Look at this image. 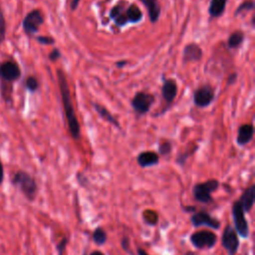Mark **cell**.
Listing matches in <instances>:
<instances>
[{"instance_id": "6da1fadb", "label": "cell", "mask_w": 255, "mask_h": 255, "mask_svg": "<svg viewBox=\"0 0 255 255\" xmlns=\"http://www.w3.org/2000/svg\"><path fill=\"white\" fill-rule=\"evenodd\" d=\"M56 73H57V79H58V85H59L63 110L65 113V118L69 128V132L75 140H78L81 137V127L73 106L67 77L65 72L62 69H58Z\"/></svg>"}, {"instance_id": "7a4b0ae2", "label": "cell", "mask_w": 255, "mask_h": 255, "mask_svg": "<svg viewBox=\"0 0 255 255\" xmlns=\"http://www.w3.org/2000/svg\"><path fill=\"white\" fill-rule=\"evenodd\" d=\"M19 64L14 60H5L0 63V91L5 103L12 102L13 83L21 78Z\"/></svg>"}, {"instance_id": "3957f363", "label": "cell", "mask_w": 255, "mask_h": 255, "mask_svg": "<svg viewBox=\"0 0 255 255\" xmlns=\"http://www.w3.org/2000/svg\"><path fill=\"white\" fill-rule=\"evenodd\" d=\"M11 183L20 190V192L28 201L32 202L36 199L39 186L35 177L29 172L23 169H18L13 173L11 177Z\"/></svg>"}, {"instance_id": "277c9868", "label": "cell", "mask_w": 255, "mask_h": 255, "mask_svg": "<svg viewBox=\"0 0 255 255\" xmlns=\"http://www.w3.org/2000/svg\"><path fill=\"white\" fill-rule=\"evenodd\" d=\"M220 186V182L216 178H210L204 181L196 182L192 186V196L194 200L202 204H210L214 202L212 193Z\"/></svg>"}, {"instance_id": "5b68a950", "label": "cell", "mask_w": 255, "mask_h": 255, "mask_svg": "<svg viewBox=\"0 0 255 255\" xmlns=\"http://www.w3.org/2000/svg\"><path fill=\"white\" fill-rule=\"evenodd\" d=\"M231 214L233 220V227L237 232L238 236L243 239H247L250 235L249 223L246 218L245 211L243 210L241 204L237 199L232 203Z\"/></svg>"}, {"instance_id": "8992f818", "label": "cell", "mask_w": 255, "mask_h": 255, "mask_svg": "<svg viewBox=\"0 0 255 255\" xmlns=\"http://www.w3.org/2000/svg\"><path fill=\"white\" fill-rule=\"evenodd\" d=\"M189 241L198 250L212 249L217 243V235L211 230L200 229L190 234Z\"/></svg>"}, {"instance_id": "52a82bcc", "label": "cell", "mask_w": 255, "mask_h": 255, "mask_svg": "<svg viewBox=\"0 0 255 255\" xmlns=\"http://www.w3.org/2000/svg\"><path fill=\"white\" fill-rule=\"evenodd\" d=\"M190 223L194 228L206 226L213 230H218L221 227V222L218 218L213 217L207 210H196L190 215Z\"/></svg>"}, {"instance_id": "ba28073f", "label": "cell", "mask_w": 255, "mask_h": 255, "mask_svg": "<svg viewBox=\"0 0 255 255\" xmlns=\"http://www.w3.org/2000/svg\"><path fill=\"white\" fill-rule=\"evenodd\" d=\"M44 23V15L40 9H33L26 14L22 21V28L24 33L32 37L38 33L40 27Z\"/></svg>"}, {"instance_id": "9c48e42d", "label": "cell", "mask_w": 255, "mask_h": 255, "mask_svg": "<svg viewBox=\"0 0 255 255\" xmlns=\"http://www.w3.org/2000/svg\"><path fill=\"white\" fill-rule=\"evenodd\" d=\"M221 245L228 255H236L239 250V236L231 224H227L223 228L221 234Z\"/></svg>"}, {"instance_id": "30bf717a", "label": "cell", "mask_w": 255, "mask_h": 255, "mask_svg": "<svg viewBox=\"0 0 255 255\" xmlns=\"http://www.w3.org/2000/svg\"><path fill=\"white\" fill-rule=\"evenodd\" d=\"M154 102H155V97L152 94L139 91L132 97L130 101V105L134 113L138 116H141L149 112Z\"/></svg>"}, {"instance_id": "8fae6325", "label": "cell", "mask_w": 255, "mask_h": 255, "mask_svg": "<svg viewBox=\"0 0 255 255\" xmlns=\"http://www.w3.org/2000/svg\"><path fill=\"white\" fill-rule=\"evenodd\" d=\"M215 99V92L213 87L209 84L198 87L193 93V103L197 108L203 109L208 107Z\"/></svg>"}, {"instance_id": "7c38bea8", "label": "cell", "mask_w": 255, "mask_h": 255, "mask_svg": "<svg viewBox=\"0 0 255 255\" xmlns=\"http://www.w3.org/2000/svg\"><path fill=\"white\" fill-rule=\"evenodd\" d=\"M128 4V3H127L126 1L121 0V1L117 2L112 7V9L110 11V18L120 28L128 24V21L127 16H126V9H127Z\"/></svg>"}, {"instance_id": "4fadbf2b", "label": "cell", "mask_w": 255, "mask_h": 255, "mask_svg": "<svg viewBox=\"0 0 255 255\" xmlns=\"http://www.w3.org/2000/svg\"><path fill=\"white\" fill-rule=\"evenodd\" d=\"M177 91H178V86L174 79L167 78L163 80L162 87H161V96L164 102L166 103L167 107H169L173 103L177 95Z\"/></svg>"}, {"instance_id": "5bb4252c", "label": "cell", "mask_w": 255, "mask_h": 255, "mask_svg": "<svg viewBox=\"0 0 255 255\" xmlns=\"http://www.w3.org/2000/svg\"><path fill=\"white\" fill-rule=\"evenodd\" d=\"M203 52L201 47L196 43H188L184 46L182 51V62H199L202 59Z\"/></svg>"}, {"instance_id": "9a60e30c", "label": "cell", "mask_w": 255, "mask_h": 255, "mask_svg": "<svg viewBox=\"0 0 255 255\" xmlns=\"http://www.w3.org/2000/svg\"><path fill=\"white\" fill-rule=\"evenodd\" d=\"M237 200L241 204L245 213L250 212L255 202V184L252 183L249 186H247Z\"/></svg>"}, {"instance_id": "2e32d148", "label": "cell", "mask_w": 255, "mask_h": 255, "mask_svg": "<svg viewBox=\"0 0 255 255\" xmlns=\"http://www.w3.org/2000/svg\"><path fill=\"white\" fill-rule=\"evenodd\" d=\"M136 162L142 168L151 167L159 163V155L153 150H143L137 154Z\"/></svg>"}, {"instance_id": "e0dca14e", "label": "cell", "mask_w": 255, "mask_h": 255, "mask_svg": "<svg viewBox=\"0 0 255 255\" xmlns=\"http://www.w3.org/2000/svg\"><path fill=\"white\" fill-rule=\"evenodd\" d=\"M254 135V127L252 124H243L238 128L236 142L240 146L248 144Z\"/></svg>"}, {"instance_id": "ac0fdd59", "label": "cell", "mask_w": 255, "mask_h": 255, "mask_svg": "<svg viewBox=\"0 0 255 255\" xmlns=\"http://www.w3.org/2000/svg\"><path fill=\"white\" fill-rule=\"evenodd\" d=\"M146 8L149 21L151 23H156L160 16V5L158 0H138Z\"/></svg>"}, {"instance_id": "d6986e66", "label": "cell", "mask_w": 255, "mask_h": 255, "mask_svg": "<svg viewBox=\"0 0 255 255\" xmlns=\"http://www.w3.org/2000/svg\"><path fill=\"white\" fill-rule=\"evenodd\" d=\"M92 106H93L94 110L99 114V116L102 119H104L106 122H108L109 124L113 125L117 128H121V125L119 124V121L117 120V118H115V116L112 115L110 113V111L106 107H104V106H102V105H100L98 103H92Z\"/></svg>"}, {"instance_id": "ffe728a7", "label": "cell", "mask_w": 255, "mask_h": 255, "mask_svg": "<svg viewBox=\"0 0 255 255\" xmlns=\"http://www.w3.org/2000/svg\"><path fill=\"white\" fill-rule=\"evenodd\" d=\"M227 0H211L208 7V14L211 18L222 16L226 9Z\"/></svg>"}, {"instance_id": "44dd1931", "label": "cell", "mask_w": 255, "mask_h": 255, "mask_svg": "<svg viewBox=\"0 0 255 255\" xmlns=\"http://www.w3.org/2000/svg\"><path fill=\"white\" fill-rule=\"evenodd\" d=\"M126 16L127 19L128 21V23H138L139 21H141L143 14L141 12V10L139 9V7L134 4V3H130L129 5L127 6L126 9Z\"/></svg>"}, {"instance_id": "7402d4cb", "label": "cell", "mask_w": 255, "mask_h": 255, "mask_svg": "<svg viewBox=\"0 0 255 255\" xmlns=\"http://www.w3.org/2000/svg\"><path fill=\"white\" fill-rule=\"evenodd\" d=\"M244 39H245V35L243 31L236 30L229 35L227 40V46L229 49H238L242 45Z\"/></svg>"}, {"instance_id": "603a6c76", "label": "cell", "mask_w": 255, "mask_h": 255, "mask_svg": "<svg viewBox=\"0 0 255 255\" xmlns=\"http://www.w3.org/2000/svg\"><path fill=\"white\" fill-rule=\"evenodd\" d=\"M92 239L94 241V243L97 245V246H103L107 243V240H108V234H107V231L101 227V226H98L94 229L93 233H92Z\"/></svg>"}, {"instance_id": "cb8c5ba5", "label": "cell", "mask_w": 255, "mask_h": 255, "mask_svg": "<svg viewBox=\"0 0 255 255\" xmlns=\"http://www.w3.org/2000/svg\"><path fill=\"white\" fill-rule=\"evenodd\" d=\"M142 219L146 225L155 226L158 223L159 217L156 211L152 209H145L142 212Z\"/></svg>"}, {"instance_id": "d4e9b609", "label": "cell", "mask_w": 255, "mask_h": 255, "mask_svg": "<svg viewBox=\"0 0 255 255\" xmlns=\"http://www.w3.org/2000/svg\"><path fill=\"white\" fill-rule=\"evenodd\" d=\"M197 149H198V145H196V144H194L192 147H188L186 150L178 153V155L176 156L175 162L180 166H184V164H185L186 160L189 158V156H191Z\"/></svg>"}, {"instance_id": "484cf974", "label": "cell", "mask_w": 255, "mask_h": 255, "mask_svg": "<svg viewBox=\"0 0 255 255\" xmlns=\"http://www.w3.org/2000/svg\"><path fill=\"white\" fill-rule=\"evenodd\" d=\"M25 88L30 92V93H35L39 90L40 88V83L38 81V79L33 76V75H30L26 78L25 80Z\"/></svg>"}, {"instance_id": "4316f807", "label": "cell", "mask_w": 255, "mask_h": 255, "mask_svg": "<svg viewBox=\"0 0 255 255\" xmlns=\"http://www.w3.org/2000/svg\"><path fill=\"white\" fill-rule=\"evenodd\" d=\"M158 155H161V156H166V155H169L172 151V143L171 141L165 139V140H161L159 143H158Z\"/></svg>"}, {"instance_id": "83f0119b", "label": "cell", "mask_w": 255, "mask_h": 255, "mask_svg": "<svg viewBox=\"0 0 255 255\" xmlns=\"http://www.w3.org/2000/svg\"><path fill=\"white\" fill-rule=\"evenodd\" d=\"M254 9V1L253 0H245L243 1L234 11V16H238L242 12L252 11Z\"/></svg>"}, {"instance_id": "f1b7e54d", "label": "cell", "mask_w": 255, "mask_h": 255, "mask_svg": "<svg viewBox=\"0 0 255 255\" xmlns=\"http://www.w3.org/2000/svg\"><path fill=\"white\" fill-rule=\"evenodd\" d=\"M6 31H7V24H6L4 13L0 6V45L5 41Z\"/></svg>"}, {"instance_id": "f546056e", "label": "cell", "mask_w": 255, "mask_h": 255, "mask_svg": "<svg viewBox=\"0 0 255 255\" xmlns=\"http://www.w3.org/2000/svg\"><path fill=\"white\" fill-rule=\"evenodd\" d=\"M68 243H69V239L67 236H64L61 238V240L56 244V247H55L58 255H64V252L67 248Z\"/></svg>"}, {"instance_id": "4dcf8cb0", "label": "cell", "mask_w": 255, "mask_h": 255, "mask_svg": "<svg viewBox=\"0 0 255 255\" xmlns=\"http://www.w3.org/2000/svg\"><path fill=\"white\" fill-rule=\"evenodd\" d=\"M121 247L128 255H133V252H132L131 246H130V240H129L128 236H124L121 239Z\"/></svg>"}, {"instance_id": "1f68e13d", "label": "cell", "mask_w": 255, "mask_h": 255, "mask_svg": "<svg viewBox=\"0 0 255 255\" xmlns=\"http://www.w3.org/2000/svg\"><path fill=\"white\" fill-rule=\"evenodd\" d=\"M36 40L41 45L48 46V45H54L55 44V39L51 36H44V35L36 36Z\"/></svg>"}, {"instance_id": "d6a6232c", "label": "cell", "mask_w": 255, "mask_h": 255, "mask_svg": "<svg viewBox=\"0 0 255 255\" xmlns=\"http://www.w3.org/2000/svg\"><path fill=\"white\" fill-rule=\"evenodd\" d=\"M61 57H62V53L60 52V50H59L58 48H54V49L50 52V54H49V60H50L51 62H55V61L59 60Z\"/></svg>"}, {"instance_id": "836d02e7", "label": "cell", "mask_w": 255, "mask_h": 255, "mask_svg": "<svg viewBox=\"0 0 255 255\" xmlns=\"http://www.w3.org/2000/svg\"><path fill=\"white\" fill-rule=\"evenodd\" d=\"M77 180H78V182H79V184L81 185V186H86V183H88V180H87V178L82 174V173H78L77 174Z\"/></svg>"}, {"instance_id": "e575fe53", "label": "cell", "mask_w": 255, "mask_h": 255, "mask_svg": "<svg viewBox=\"0 0 255 255\" xmlns=\"http://www.w3.org/2000/svg\"><path fill=\"white\" fill-rule=\"evenodd\" d=\"M237 80V73H232L228 76V79H227V85H231V84H234Z\"/></svg>"}, {"instance_id": "d590c367", "label": "cell", "mask_w": 255, "mask_h": 255, "mask_svg": "<svg viewBox=\"0 0 255 255\" xmlns=\"http://www.w3.org/2000/svg\"><path fill=\"white\" fill-rule=\"evenodd\" d=\"M182 210L186 213H193L194 211H196V207L195 206H191V205H187V206H182Z\"/></svg>"}, {"instance_id": "8d00e7d4", "label": "cell", "mask_w": 255, "mask_h": 255, "mask_svg": "<svg viewBox=\"0 0 255 255\" xmlns=\"http://www.w3.org/2000/svg\"><path fill=\"white\" fill-rule=\"evenodd\" d=\"M4 176H5V171H4V166H3V163L0 159V185L3 183L4 181Z\"/></svg>"}, {"instance_id": "74e56055", "label": "cell", "mask_w": 255, "mask_h": 255, "mask_svg": "<svg viewBox=\"0 0 255 255\" xmlns=\"http://www.w3.org/2000/svg\"><path fill=\"white\" fill-rule=\"evenodd\" d=\"M80 1H81V0H71L70 8H71L72 11H75V10L78 8V6H79V4H80Z\"/></svg>"}, {"instance_id": "f35d334b", "label": "cell", "mask_w": 255, "mask_h": 255, "mask_svg": "<svg viewBox=\"0 0 255 255\" xmlns=\"http://www.w3.org/2000/svg\"><path fill=\"white\" fill-rule=\"evenodd\" d=\"M127 64H128V61H127V60H120V61L116 62V66H117L119 69L124 68V66H126Z\"/></svg>"}, {"instance_id": "ab89813d", "label": "cell", "mask_w": 255, "mask_h": 255, "mask_svg": "<svg viewBox=\"0 0 255 255\" xmlns=\"http://www.w3.org/2000/svg\"><path fill=\"white\" fill-rule=\"evenodd\" d=\"M136 255H148V254H147V252L143 248L137 247L136 248Z\"/></svg>"}, {"instance_id": "60d3db41", "label": "cell", "mask_w": 255, "mask_h": 255, "mask_svg": "<svg viewBox=\"0 0 255 255\" xmlns=\"http://www.w3.org/2000/svg\"><path fill=\"white\" fill-rule=\"evenodd\" d=\"M89 255H106V254L103 251L96 249V250H93L92 252H90Z\"/></svg>"}, {"instance_id": "b9f144b4", "label": "cell", "mask_w": 255, "mask_h": 255, "mask_svg": "<svg viewBox=\"0 0 255 255\" xmlns=\"http://www.w3.org/2000/svg\"><path fill=\"white\" fill-rule=\"evenodd\" d=\"M183 255H198L197 253H195L194 251H191V250H188V251H186V252H184L183 253Z\"/></svg>"}, {"instance_id": "7bdbcfd3", "label": "cell", "mask_w": 255, "mask_h": 255, "mask_svg": "<svg viewBox=\"0 0 255 255\" xmlns=\"http://www.w3.org/2000/svg\"><path fill=\"white\" fill-rule=\"evenodd\" d=\"M83 255H88V254H86V253H84V254H83Z\"/></svg>"}]
</instances>
